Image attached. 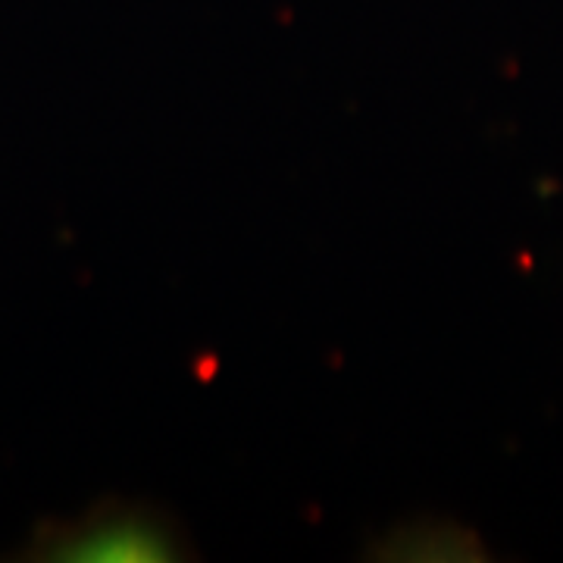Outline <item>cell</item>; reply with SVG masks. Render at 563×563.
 Here are the masks:
<instances>
[{"label":"cell","instance_id":"1","mask_svg":"<svg viewBox=\"0 0 563 563\" xmlns=\"http://www.w3.org/2000/svg\"><path fill=\"white\" fill-rule=\"evenodd\" d=\"M38 561H73V563H147L176 561L181 558V539L161 514L113 504L101 507L76 523L51 526L35 542Z\"/></svg>","mask_w":563,"mask_h":563}]
</instances>
